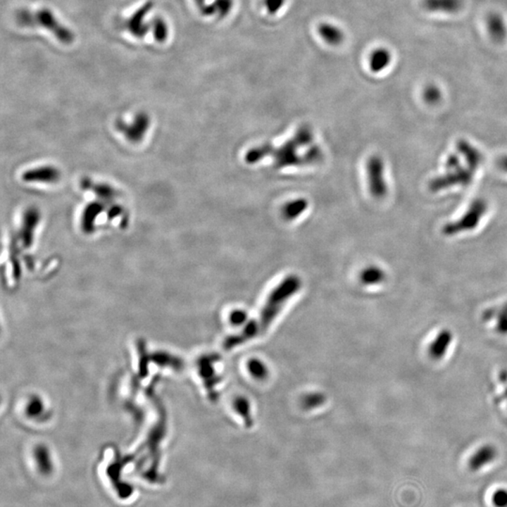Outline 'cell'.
I'll return each mask as SVG.
<instances>
[{"label": "cell", "instance_id": "obj_1", "mask_svg": "<svg viewBox=\"0 0 507 507\" xmlns=\"http://www.w3.org/2000/svg\"><path fill=\"white\" fill-rule=\"evenodd\" d=\"M301 287V280L299 276H287L268 296L258 317L248 323L241 332L231 335L225 341V349L230 351L264 334L289 299L293 297Z\"/></svg>", "mask_w": 507, "mask_h": 507}, {"label": "cell", "instance_id": "obj_2", "mask_svg": "<svg viewBox=\"0 0 507 507\" xmlns=\"http://www.w3.org/2000/svg\"><path fill=\"white\" fill-rule=\"evenodd\" d=\"M16 24L23 27H42L55 36L61 44H70L75 42V34L62 24L55 14L48 8L20 10L15 13Z\"/></svg>", "mask_w": 507, "mask_h": 507}, {"label": "cell", "instance_id": "obj_3", "mask_svg": "<svg viewBox=\"0 0 507 507\" xmlns=\"http://www.w3.org/2000/svg\"><path fill=\"white\" fill-rule=\"evenodd\" d=\"M152 7H154V5H152L151 2L146 3L137 13L132 14V17L124 21V27L127 28L132 35L137 37L145 36L148 33V30L151 28L152 32H154L155 39L163 42L168 38V28L165 22L162 18H158V17L154 18L151 24H146L145 22L146 14L152 10Z\"/></svg>", "mask_w": 507, "mask_h": 507}, {"label": "cell", "instance_id": "obj_4", "mask_svg": "<svg viewBox=\"0 0 507 507\" xmlns=\"http://www.w3.org/2000/svg\"><path fill=\"white\" fill-rule=\"evenodd\" d=\"M312 139L311 130L307 128V127H301V129H299L294 138H292L289 142L284 143L280 148L275 149L272 146L267 145L268 155L273 154L275 166L279 168L303 163V159L298 157L297 149L300 146L308 145Z\"/></svg>", "mask_w": 507, "mask_h": 507}, {"label": "cell", "instance_id": "obj_5", "mask_svg": "<svg viewBox=\"0 0 507 507\" xmlns=\"http://www.w3.org/2000/svg\"><path fill=\"white\" fill-rule=\"evenodd\" d=\"M489 205L483 199H476L470 203L466 211L456 221L447 223L442 227V232L446 236H455L475 230L487 213Z\"/></svg>", "mask_w": 507, "mask_h": 507}, {"label": "cell", "instance_id": "obj_6", "mask_svg": "<svg viewBox=\"0 0 507 507\" xmlns=\"http://www.w3.org/2000/svg\"><path fill=\"white\" fill-rule=\"evenodd\" d=\"M368 188L372 196L382 199L388 193V185L385 179V165L382 158L373 155L366 163Z\"/></svg>", "mask_w": 507, "mask_h": 507}, {"label": "cell", "instance_id": "obj_7", "mask_svg": "<svg viewBox=\"0 0 507 507\" xmlns=\"http://www.w3.org/2000/svg\"><path fill=\"white\" fill-rule=\"evenodd\" d=\"M475 172L469 168L459 166L453 170H446L445 174L431 180L428 187L431 192H439L453 186H468L472 182Z\"/></svg>", "mask_w": 507, "mask_h": 507}, {"label": "cell", "instance_id": "obj_8", "mask_svg": "<svg viewBox=\"0 0 507 507\" xmlns=\"http://www.w3.org/2000/svg\"><path fill=\"white\" fill-rule=\"evenodd\" d=\"M456 149H458V154L464 158L468 168L475 172L480 168L484 160L483 154L477 148L472 145L469 141L462 139L458 141Z\"/></svg>", "mask_w": 507, "mask_h": 507}, {"label": "cell", "instance_id": "obj_9", "mask_svg": "<svg viewBox=\"0 0 507 507\" xmlns=\"http://www.w3.org/2000/svg\"><path fill=\"white\" fill-rule=\"evenodd\" d=\"M423 7L432 13H458L463 6L462 0H423Z\"/></svg>", "mask_w": 507, "mask_h": 507}, {"label": "cell", "instance_id": "obj_10", "mask_svg": "<svg viewBox=\"0 0 507 507\" xmlns=\"http://www.w3.org/2000/svg\"><path fill=\"white\" fill-rule=\"evenodd\" d=\"M496 455H497V452H496L495 448L490 446V445L479 448L475 455L470 459V469L475 470V472L482 469L487 464L492 463L494 461Z\"/></svg>", "mask_w": 507, "mask_h": 507}, {"label": "cell", "instance_id": "obj_11", "mask_svg": "<svg viewBox=\"0 0 507 507\" xmlns=\"http://www.w3.org/2000/svg\"><path fill=\"white\" fill-rule=\"evenodd\" d=\"M487 27L495 42H503L506 39L507 27L500 14L490 13L487 18Z\"/></svg>", "mask_w": 507, "mask_h": 507}, {"label": "cell", "instance_id": "obj_12", "mask_svg": "<svg viewBox=\"0 0 507 507\" xmlns=\"http://www.w3.org/2000/svg\"><path fill=\"white\" fill-rule=\"evenodd\" d=\"M321 39L331 45L340 44L344 39V32L339 27L330 23H324L318 27Z\"/></svg>", "mask_w": 507, "mask_h": 507}, {"label": "cell", "instance_id": "obj_13", "mask_svg": "<svg viewBox=\"0 0 507 507\" xmlns=\"http://www.w3.org/2000/svg\"><path fill=\"white\" fill-rule=\"evenodd\" d=\"M392 55L385 48H377L374 50L369 59V65L372 72L380 73L386 69L391 63Z\"/></svg>", "mask_w": 507, "mask_h": 507}, {"label": "cell", "instance_id": "obj_14", "mask_svg": "<svg viewBox=\"0 0 507 507\" xmlns=\"http://www.w3.org/2000/svg\"><path fill=\"white\" fill-rule=\"evenodd\" d=\"M307 208H308L307 200L298 199L292 200V201L284 205L283 210H282V214L287 221H292V220L297 219L299 216L301 215Z\"/></svg>", "mask_w": 507, "mask_h": 507}, {"label": "cell", "instance_id": "obj_15", "mask_svg": "<svg viewBox=\"0 0 507 507\" xmlns=\"http://www.w3.org/2000/svg\"><path fill=\"white\" fill-rule=\"evenodd\" d=\"M233 3V0H214L202 13L211 16H225L232 10Z\"/></svg>", "mask_w": 507, "mask_h": 507}, {"label": "cell", "instance_id": "obj_16", "mask_svg": "<svg viewBox=\"0 0 507 507\" xmlns=\"http://www.w3.org/2000/svg\"><path fill=\"white\" fill-rule=\"evenodd\" d=\"M234 406H235L237 413H238L239 415L242 417V419H244L245 425H246L247 427H251L253 421L252 417H251L249 401H248L247 399H245L244 397H239V399L235 400Z\"/></svg>", "mask_w": 507, "mask_h": 507}, {"label": "cell", "instance_id": "obj_17", "mask_svg": "<svg viewBox=\"0 0 507 507\" xmlns=\"http://www.w3.org/2000/svg\"><path fill=\"white\" fill-rule=\"evenodd\" d=\"M362 281L365 284H377L384 278V273L377 267H369L363 270L361 275Z\"/></svg>", "mask_w": 507, "mask_h": 507}, {"label": "cell", "instance_id": "obj_18", "mask_svg": "<svg viewBox=\"0 0 507 507\" xmlns=\"http://www.w3.org/2000/svg\"><path fill=\"white\" fill-rule=\"evenodd\" d=\"M37 461L39 472L44 475H49L52 472V464H51L49 456L44 449H39L36 453Z\"/></svg>", "mask_w": 507, "mask_h": 507}, {"label": "cell", "instance_id": "obj_19", "mask_svg": "<svg viewBox=\"0 0 507 507\" xmlns=\"http://www.w3.org/2000/svg\"><path fill=\"white\" fill-rule=\"evenodd\" d=\"M249 370L254 377L263 379L267 376L268 370L263 363L258 360H253L249 363Z\"/></svg>", "mask_w": 507, "mask_h": 507}, {"label": "cell", "instance_id": "obj_20", "mask_svg": "<svg viewBox=\"0 0 507 507\" xmlns=\"http://www.w3.org/2000/svg\"><path fill=\"white\" fill-rule=\"evenodd\" d=\"M442 98V93L436 86H428L424 92V99L427 104H435L439 103Z\"/></svg>", "mask_w": 507, "mask_h": 507}, {"label": "cell", "instance_id": "obj_21", "mask_svg": "<svg viewBox=\"0 0 507 507\" xmlns=\"http://www.w3.org/2000/svg\"><path fill=\"white\" fill-rule=\"evenodd\" d=\"M492 503L496 507H507V490H496L492 495Z\"/></svg>", "mask_w": 507, "mask_h": 507}, {"label": "cell", "instance_id": "obj_22", "mask_svg": "<svg viewBox=\"0 0 507 507\" xmlns=\"http://www.w3.org/2000/svg\"><path fill=\"white\" fill-rule=\"evenodd\" d=\"M287 0H265V7L270 13H279L286 5Z\"/></svg>", "mask_w": 507, "mask_h": 507}, {"label": "cell", "instance_id": "obj_23", "mask_svg": "<svg viewBox=\"0 0 507 507\" xmlns=\"http://www.w3.org/2000/svg\"><path fill=\"white\" fill-rule=\"evenodd\" d=\"M246 318V314L244 311H235L231 315V320L234 324H242Z\"/></svg>", "mask_w": 507, "mask_h": 507}, {"label": "cell", "instance_id": "obj_24", "mask_svg": "<svg viewBox=\"0 0 507 507\" xmlns=\"http://www.w3.org/2000/svg\"><path fill=\"white\" fill-rule=\"evenodd\" d=\"M497 165L501 171L506 172L507 173V155H503V156L499 158Z\"/></svg>", "mask_w": 507, "mask_h": 507}]
</instances>
